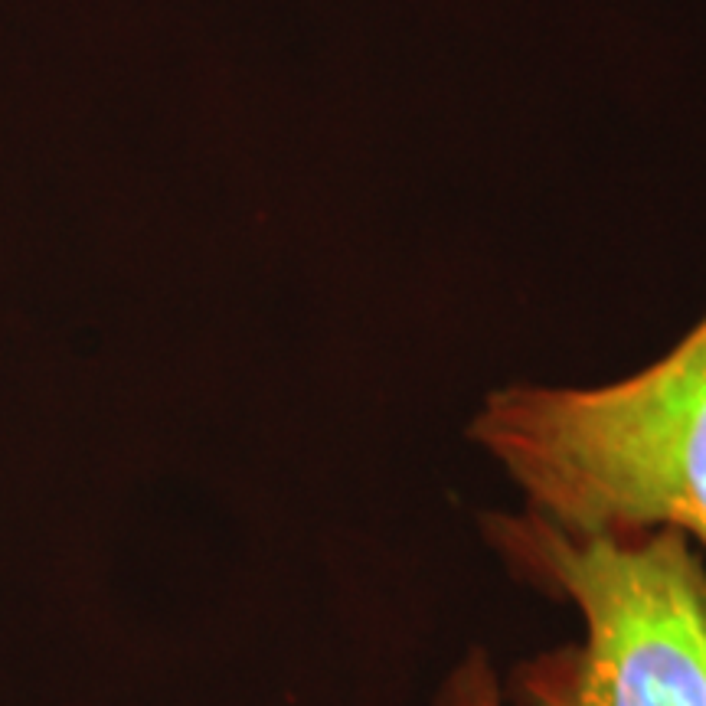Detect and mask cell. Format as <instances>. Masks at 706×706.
Here are the masks:
<instances>
[{"mask_svg": "<svg viewBox=\"0 0 706 706\" xmlns=\"http://www.w3.org/2000/svg\"><path fill=\"white\" fill-rule=\"evenodd\" d=\"M471 439L576 533L677 530L706 556V314L660 360L609 386H507Z\"/></svg>", "mask_w": 706, "mask_h": 706, "instance_id": "1", "label": "cell"}, {"mask_svg": "<svg viewBox=\"0 0 706 706\" xmlns=\"http://www.w3.org/2000/svg\"><path fill=\"white\" fill-rule=\"evenodd\" d=\"M484 533L585 625L582 641L513 667V706H706V556L693 540L576 533L527 507L484 517Z\"/></svg>", "mask_w": 706, "mask_h": 706, "instance_id": "2", "label": "cell"}, {"mask_svg": "<svg viewBox=\"0 0 706 706\" xmlns=\"http://www.w3.org/2000/svg\"><path fill=\"white\" fill-rule=\"evenodd\" d=\"M439 706H503V687L484 654H471L448 677Z\"/></svg>", "mask_w": 706, "mask_h": 706, "instance_id": "3", "label": "cell"}]
</instances>
